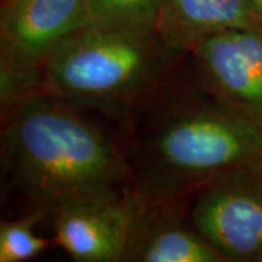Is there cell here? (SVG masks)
Returning <instances> with one entry per match:
<instances>
[{
  "mask_svg": "<svg viewBox=\"0 0 262 262\" xmlns=\"http://www.w3.org/2000/svg\"><path fill=\"white\" fill-rule=\"evenodd\" d=\"M258 25L262 13L252 0H158L156 34L175 57L223 31Z\"/></svg>",
  "mask_w": 262,
  "mask_h": 262,
  "instance_id": "obj_9",
  "label": "cell"
},
{
  "mask_svg": "<svg viewBox=\"0 0 262 262\" xmlns=\"http://www.w3.org/2000/svg\"><path fill=\"white\" fill-rule=\"evenodd\" d=\"M262 160V128L211 99L166 113L133 150L136 194L181 200L230 170Z\"/></svg>",
  "mask_w": 262,
  "mask_h": 262,
  "instance_id": "obj_2",
  "label": "cell"
},
{
  "mask_svg": "<svg viewBox=\"0 0 262 262\" xmlns=\"http://www.w3.org/2000/svg\"><path fill=\"white\" fill-rule=\"evenodd\" d=\"M6 187L29 211L54 214L80 201L121 194L130 175L114 141L76 105L32 94L6 108L2 128Z\"/></svg>",
  "mask_w": 262,
  "mask_h": 262,
  "instance_id": "obj_1",
  "label": "cell"
},
{
  "mask_svg": "<svg viewBox=\"0 0 262 262\" xmlns=\"http://www.w3.org/2000/svg\"><path fill=\"white\" fill-rule=\"evenodd\" d=\"M84 3L92 25L156 32L158 0H84Z\"/></svg>",
  "mask_w": 262,
  "mask_h": 262,
  "instance_id": "obj_10",
  "label": "cell"
},
{
  "mask_svg": "<svg viewBox=\"0 0 262 262\" xmlns=\"http://www.w3.org/2000/svg\"><path fill=\"white\" fill-rule=\"evenodd\" d=\"M84 0H3L0 13L2 106L38 94L41 69L54 48L88 25Z\"/></svg>",
  "mask_w": 262,
  "mask_h": 262,
  "instance_id": "obj_4",
  "label": "cell"
},
{
  "mask_svg": "<svg viewBox=\"0 0 262 262\" xmlns=\"http://www.w3.org/2000/svg\"><path fill=\"white\" fill-rule=\"evenodd\" d=\"M46 215L44 211H28L15 220L0 225V262H24L46 251L51 241L38 236L34 227Z\"/></svg>",
  "mask_w": 262,
  "mask_h": 262,
  "instance_id": "obj_11",
  "label": "cell"
},
{
  "mask_svg": "<svg viewBox=\"0 0 262 262\" xmlns=\"http://www.w3.org/2000/svg\"><path fill=\"white\" fill-rule=\"evenodd\" d=\"M191 223L227 262H262V160L200 188Z\"/></svg>",
  "mask_w": 262,
  "mask_h": 262,
  "instance_id": "obj_5",
  "label": "cell"
},
{
  "mask_svg": "<svg viewBox=\"0 0 262 262\" xmlns=\"http://www.w3.org/2000/svg\"><path fill=\"white\" fill-rule=\"evenodd\" d=\"M124 261L227 262L192 223L182 220L179 200L144 201L140 196Z\"/></svg>",
  "mask_w": 262,
  "mask_h": 262,
  "instance_id": "obj_8",
  "label": "cell"
},
{
  "mask_svg": "<svg viewBox=\"0 0 262 262\" xmlns=\"http://www.w3.org/2000/svg\"><path fill=\"white\" fill-rule=\"evenodd\" d=\"M139 210L136 192L80 201L54 213L57 244L73 261H124Z\"/></svg>",
  "mask_w": 262,
  "mask_h": 262,
  "instance_id": "obj_7",
  "label": "cell"
},
{
  "mask_svg": "<svg viewBox=\"0 0 262 262\" xmlns=\"http://www.w3.org/2000/svg\"><path fill=\"white\" fill-rule=\"evenodd\" d=\"M191 56L206 94L262 128V25L206 38Z\"/></svg>",
  "mask_w": 262,
  "mask_h": 262,
  "instance_id": "obj_6",
  "label": "cell"
},
{
  "mask_svg": "<svg viewBox=\"0 0 262 262\" xmlns=\"http://www.w3.org/2000/svg\"><path fill=\"white\" fill-rule=\"evenodd\" d=\"M252 2L255 3V6H256V8L259 9V12L262 13V0H252Z\"/></svg>",
  "mask_w": 262,
  "mask_h": 262,
  "instance_id": "obj_12",
  "label": "cell"
},
{
  "mask_svg": "<svg viewBox=\"0 0 262 262\" xmlns=\"http://www.w3.org/2000/svg\"><path fill=\"white\" fill-rule=\"evenodd\" d=\"M172 57L156 32L88 24L47 57L38 94L125 113L151 94Z\"/></svg>",
  "mask_w": 262,
  "mask_h": 262,
  "instance_id": "obj_3",
  "label": "cell"
}]
</instances>
